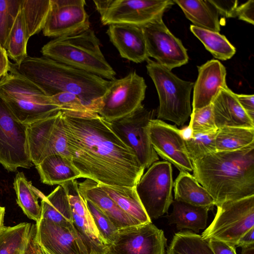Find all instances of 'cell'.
<instances>
[{"mask_svg":"<svg viewBox=\"0 0 254 254\" xmlns=\"http://www.w3.org/2000/svg\"><path fill=\"white\" fill-rule=\"evenodd\" d=\"M62 111L71 161L81 178L107 186L135 187L145 169L111 122L92 111Z\"/></svg>","mask_w":254,"mask_h":254,"instance_id":"cell-1","label":"cell"},{"mask_svg":"<svg viewBox=\"0 0 254 254\" xmlns=\"http://www.w3.org/2000/svg\"><path fill=\"white\" fill-rule=\"evenodd\" d=\"M192 164L193 176L215 206L254 195V143L238 150L210 153Z\"/></svg>","mask_w":254,"mask_h":254,"instance_id":"cell-2","label":"cell"},{"mask_svg":"<svg viewBox=\"0 0 254 254\" xmlns=\"http://www.w3.org/2000/svg\"><path fill=\"white\" fill-rule=\"evenodd\" d=\"M13 65L47 96L64 92L73 93L88 109L97 113L100 98L110 82L44 56H28L19 65Z\"/></svg>","mask_w":254,"mask_h":254,"instance_id":"cell-3","label":"cell"},{"mask_svg":"<svg viewBox=\"0 0 254 254\" xmlns=\"http://www.w3.org/2000/svg\"><path fill=\"white\" fill-rule=\"evenodd\" d=\"M99 39L88 29L79 33L55 38L41 51L44 57L108 80L116 73L106 61L100 49Z\"/></svg>","mask_w":254,"mask_h":254,"instance_id":"cell-4","label":"cell"},{"mask_svg":"<svg viewBox=\"0 0 254 254\" xmlns=\"http://www.w3.org/2000/svg\"><path fill=\"white\" fill-rule=\"evenodd\" d=\"M0 97L16 118L29 125L61 110L36 85L20 74L10 64L0 79Z\"/></svg>","mask_w":254,"mask_h":254,"instance_id":"cell-5","label":"cell"},{"mask_svg":"<svg viewBox=\"0 0 254 254\" xmlns=\"http://www.w3.org/2000/svg\"><path fill=\"white\" fill-rule=\"evenodd\" d=\"M146 62L159 97L157 119L183 126L191 114L190 97L194 83L180 79L156 61L148 58Z\"/></svg>","mask_w":254,"mask_h":254,"instance_id":"cell-6","label":"cell"},{"mask_svg":"<svg viewBox=\"0 0 254 254\" xmlns=\"http://www.w3.org/2000/svg\"><path fill=\"white\" fill-rule=\"evenodd\" d=\"M254 227V195L217 206L216 215L201 237L208 242L217 240L236 247L240 238Z\"/></svg>","mask_w":254,"mask_h":254,"instance_id":"cell-7","label":"cell"},{"mask_svg":"<svg viewBox=\"0 0 254 254\" xmlns=\"http://www.w3.org/2000/svg\"><path fill=\"white\" fill-rule=\"evenodd\" d=\"M146 88L144 78L135 71L110 80L100 98L97 113L112 122L133 113L143 105Z\"/></svg>","mask_w":254,"mask_h":254,"instance_id":"cell-8","label":"cell"},{"mask_svg":"<svg viewBox=\"0 0 254 254\" xmlns=\"http://www.w3.org/2000/svg\"><path fill=\"white\" fill-rule=\"evenodd\" d=\"M104 25L122 24L142 27L162 17L174 4L171 0H93Z\"/></svg>","mask_w":254,"mask_h":254,"instance_id":"cell-9","label":"cell"},{"mask_svg":"<svg viewBox=\"0 0 254 254\" xmlns=\"http://www.w3.org/2000/svg\"><path fill=\"white\" fill-rule=\"evenodd\" d=\"M28 125L20 122L0 97V164L7 171L34 164L28 142Z\"/></svg>","mask_w":254,"mask_h":254,"instance_id":"cell-10","label":"cell"},{"mask_svg":"<svg viewBox=\"0 0 254 254\" xmlns=\"http://www.w3.org/2000/svg\"><path fill=\"white\" fill-rule=\"evenodd\" d=\"M171 164L156 161L141 176L135 189L149 218L156 219L167 213L173 201Z\"/></svg>","mask_w":254,"mask_h":254,"instance_id":"cell-11","label":"cell"},{"mask_svg":"<svg viewBox=\"0 0 254 254\" xmlns=\"http://www.w3.org/2000/svg\"><path fill=\"white\" fill-rule=\"evenodd\" d=\"M27 136L31 159L35 166L53 154L61 155L71 160L62 110L28 125Z\"/></svg>","mask_w":254,"mask_h":254,"instance_id":"cell-12","label":"cell"},{"mask_svg":"<svg viewBox=\"0 0 254 254\" xmlns=\"http://www.w3.org/2000/svg\"><path fill=\"white\" fill-rule=\"evenodd\" d=\"M154 115L153 110L143 105L133 113L111 122L112 128L121 139L134 152L140 164L148 168L159 160L151 143L148 125Z\"/></svg>","mask_w":254,"mask_h":254,"instance_id":"cell-13","label":"cell"},{"mask_svg":"<svg viewBox=\"0 0 254 254\" xmlns=\"http://www.w3.org/2000/svg\"><path fill=\"white\" fill-rule=\"evenodd\" d=\"M164 231L152 222L119 229L105 254H164Z\"/></svg>","mask_w":254,"mask_h":254,"instance_id":"cell-14","label":"cell"},{"mask_svg":"<svg viewBox=\"0 0 254 254\" xmlns=\"http://www.w3.org/2000/svg\"><path fill=\"white\" fill-rule=\"evenodd\" d=\"M149 57L169 70L188 63L187 50L164 23L162 17L141 27Z\"/></svg>","mask_w":254,"mask_h":254,"instance_id":"cell-15","label":"cell"},{"mask_svg":"<svg viewBox=\"0 0 254 254\" xmlns=\"http://www.w3.org/2000/svg\"><path fill=\"white\" fill-rule=\"evenodd\" d=\"M84 0H50V7L42 30L55 38L79 33L90 28Z\"/></svg>","mask_w":254,"mask_h":254,"instance_id":"cell-16","label":"cell"},{"mask_svg":"<svg viewBox=\"0 0 254 254\" xmlns=\"http://www.w3.org/2000/svg\"><path fill=\"white\" fill-rule=\"evenodd\" d=\"M147 130L153 149L162 158L180 171L191 172L192 164L185 145L181 129L175 125L159 119H152Z\"/></svg>","mask_w":254,"mask_h":254,"instance_id":"cell-17","label":"cell"},{"mask_svg":"<svg viewBox=\"0 0 254 254\" xmlns=\"http://www.w3.org/2000/svg\"><path fill=\"white\" fill-rule=\"evenodd\" d=\"M78 185L76 180L61 185L68 197L73 225L84 241L89 254H105L106 245L98 232L85 199L79 192Z\"/></svg>","mask_w":254,"mask_h":254,"instance_id":"cell-18","label":"cell"},{"mask_svg":"<svg viewBox=\"0 0 254 254\" xmlns=\"http://www.w3.org/2000/svg\"><path fill=\"white\" fill-rule=\"evenodd\" d=\"M36 240L53 254H89L73 224L63 226L41 218L36 224Z\"/></svg>","mask_w":254,"mask_h":254,"instance_id":"cell-19","label":"cell"},{"mask_svg":"<svg viewBox=\"0 0 254 254\" xmlns=\"http://www.w3.org/2000/svg\"><path fill=\"white\" fill-rule=\"evenodd\" d=\"M197 68L198 76L193 87L192 112L211 104L221 90L227 87L226 68L219 61H208Z\"/></svg>","mask_w":254,"mask_h":254,"instance_id":"cell-20","label":"cell"},{"mask_svg":"<svg viewBox=\"0 0 254 254\" xmlns=\"http://www.w3.org/2000/svg\"><path fill=\"white\" fill-rule=\"evenodd\" d=\"M107 34L122 58L135 63H142L149 58L141 27L111 24L109 25Z\"/></svg>","mask_w":254,"mask_h":254,"instance_id":"cell-21","label":"cell"},{"mask_svg":"<svg viewBox=\"0 0 254 254\" xmlns=\"http://www.w3.org/2000/svg\"><path fill=\"white\" fill-rule=\"evenodd\" d=\"M78 186L83 198L98 207L118 228L141 224L121 209L96 182L86 179Z\"/></svg>","mask_w":254,"mask_h":254,"instance_id":"cell-22","label":"cell"},{"mask_svg":"<svg viewBox=\"0 0 254 254\" xmlns=\"http://www.w3.org/2000/svg\"><path fill=\"white\" fill-rule=\"evenodd\" d=\"M212 104L218 129L225 127L254 128V121L241 106L235 93L228 86L221 90Z\"/></svg>","mask_w":254,"mask_h":254,"instance_id":"cell-23","label":"cell"},{"mask_svg":"<svg viewBox=\"0 0 254 254\" xmlns=\"http://www.w3.org/2000/svg\"><path fill=\"white\" fill-rule=\"evenodd\" d=\"M175 200L194 206L212 210L214 201L208 191L193 175L187 171H180L173 183Z\"/></svg>","mask_w":254,"mask_h":254,"instance_id":"cell-24","label":"cell"},{"mask_svg":"<svg viewBox=\"0 0 254 254\" xmlns=\"http://www.w3.org/2000/svg\"><path fill=\"white\" fill-rule=\"evenodd\" d=\"M36 168L42 183L49 185L61 184L81 178L79 172L70 160L59 154L46 157Z\"/></svg>","mask_w":254,"mask_h":254,"instance_id":"cell-25","label":"cell"},{"mask_svg":"<svg viewBox=\"0 0 254 254\" xmlns=\"http://www.w3.org/2000/svg\"><path fill=\"white\" fill-rule=\"evenodd\" d=\"M194 26L219 32V13L209 0H173Z\"/></svg>","mask_w":254,"mask_h":254,"instance_id":"cell-26","label":"cell"},{"mask_svg":"<svg viewBox=\"0 0 254 254\" xmlns=\"http://www.w3.org/2000/svg\"><path fill=\"white\" fill-rule=\"evenodd\" d=\"M41 218L63 226L73 224L70 203L64 188L59 185L48 195L41 198Z\"/></svg>","mask_w":254,"mask_h":254,"instance_id":"cell-27","label":"cell"},{"mask_svg":"<svg viewBox=\"0 0 254 254\" xmlns=\"http://www.w3.org/2000/svg\"><path fill=\"white\" fill-rule=\"evenodd\" d=\"M173 210L168 216L170 224H176L178 230L189 229L198 233L206 228L208 208L173 200Z\"/></svg>","mask_w":254,"mask_h":254,"instance_id":"cell-28","label":"cell"},{"mask_svg":"<svg viewBox=\"0 0 254 254\" xmlns=\"http://www.w3.org/2000/svg\"><path fill=\"white\" fill-rule=\"evenodd\" d=\"M100 185L117 204L128 214L141 224L151 222L137 193L135 187Z\"/></svg>","mask_w":254,"mask_h":254,"instance_id":"cell-29","label":"cell"},{"mask_svg":"<svg viewBox=\"0 0 254 254\" xmlns=\"http://www.w3.org/2000/svg\"><path fill=\"white\" fill-rule=\"evenodd\" d=\"M13 188L17 203L24 213L30 219L38 222L41 218V208L38 198L45 195L28 181L23 172H18L14 179Z\"/></svg>","mask_w":254,"mask_h":254,"instance_id":"cell-30","label":"cell"},{"mask_svg":"<svg viewBox=\"0 0 254 254\" xmlns=\"http://www.w3.org/2000/svg\"><path fill=\"white\" fill-rule=\"evenodd\" d=\"M254 143V128L225 127L217 130L215 144L216 151L241 149Z\"/></svg>","mask_w":254,"mask_h":254,"instance_id":"cell-31","label":"cell"},{"mask_svg":"<svg viewBox=\"0 0 254 254\" xmlns=\"http://www.w3.org/2000/svg\"><path fill=\"white\" fill-rule=\"evenodd\" d=\"M190 30L216 59L226 61L235 54V48L225 36L219 32L200 28L193 25L190 26Z\"/></svg>","mask_w":254,"mask_h":254,"instance_id":"cell-32","label":"cell"},{"mask_svg":"<svg viewBox=\"0 0 254 254\" xmlns=\"http://www.w3.org/2000/svg\"><path fill=\"white\" fill-rule=\"evenodd\" d=\"M50 7V0H21V9L28 40L43 30Z\"/></svg>","mask_w":254,"mask_h":254,"instance_id":"cell-33","label":"cell"},{"mask_svg":"<svg viewBox=\"0 0 254 254\" xmlns=\"http://www.w3.org/2000/svg\"><path fill=\"white\" fill-rule=\"evenodd\" d=\"M167 254H214L208 243L201 235L190 231H183L174 235Z\"/></svg>","mask_w":254,"mask_h":254,"instance_id":"cell-34","label":"cell"},{"mask_svg":"<svg viewBox=\"0 0 254 254\" xmlns=\"http://www.w3.org/2000/svg\"><path fill=\"white\" fill-rule=\"evenodd\" d=\"M31 227L28 223L12 227L4 226L0 232V254H24Z\"/></svg>","mask_w":254,"mask_h":254,"instance_id":"cell-35","label":"cell"},{"mask_svg":"<svg viewBox=\"0 0 254 254\" xmlns=\"http://www.w3.org/2000/svg\"><path fill=\"white\" fill-rule=\"evenodd\" d=\"M28 39L25 23L20 9L7 38L5 50L8 57L19 65L27 57Z\"/></svg>","mask_w":254,"mask_h":254,"instance_id":"cell-36","label":"cell"},{"mask_svg":"<svg viewBox=\"0 0 254 254\" xmlns=\"http://www.w3.org/2000/svg\"><path fill=\"white\" fill-rule=\"evenodd\" d=\"M216 132L192 133L189 138L185 140L188 154L191 162L216 151L215 144Z\"/></svg>","mask_w":254,"mask_h":254,"instance_id":"cell-37","label":"cell"},{"mask_svg":"<svg viewBox=\"0 0 254 254\" xmlns=\"http://www.w3.org/2000/svg\"><path fill=\"white\" fill-rule=\"evenodd\" d=\"M21 2V0H0V43L4 49L20 9Z\"/></svg>","mask_w":254,"mask_h":254,"instance_id":"cell-38","label":"cell"},{"mask_svg":"<svg viewBox=\"0 0 254 254\" xmlns=\"http://www.w3.org/2000/svg\"><path fill=\"white\" fill-rule=\"evenodd\" d=\"M85 201L98 232L107 247L113 242L119 229L94 204L88 200Z\"/></svg>","mask_w":254,"mask_h":254,"instance_id":"cell-39","label":"cell"},{"mask_svg":"<svg viewBox=\"0 0 254 254\" xmlns=\"http://www.w3.org/2000/svg\"><path fill=\"white\" fill-rule=\"evenodd\" d=\"M188 126L192 133H208L217 131L214 119L212 104L191 112Z\"/></svg>","mask_w":254,"mask_h":254,"instance_id":"cell-40","label":"cell"},{"mask_svg":"<svg viewBox=\"0 0 254 254\" xmlns=\"http://www.w3.org/2000/svg\"><path fill=\"white\" fill-rule=\"evenodd\" d=\"M50 97L53 103L62 111H90L84 105L80 99L73 93L67 92H60Z\"/></svg>","mask_w":254,"mask_h":254,"instance_id":"cell-41","label":"cell"},{"mask_svg":"<svg viewBox=\"0 0 254 254\" xmlns=\"http://www.w3.org/2000/svg\"><path fill=\"white\" fill-rule=\"evenodd\" d=\"M209 0L215 7L220 15H222L227 18L236 17V10L238 6V0Z\"/></svg>","mask_w":254,"mask_h":254,"instance_id":"cell-42","label":"cell"},{"mask_svg":"<svg viewBox=\"0 0 254 254\" xmlns=\"http://www.w3.org/2000/svg\"><path fill=\"white\" fill-rule=\"evenodd\" d=\"M236 17L252 25L254 24V0H249L238 6L236 10Z\"/></svg>","mask_w":254,"mask_h":254,"instance_id":"cell-43","label":"cell"},{"mask_svg":"<svg viewBox=\"0 0 254 254\" xmlns=\"http://www.w3.org/2000/svg\"><path fill=\"white\" fill-rule=\"evenodd\" d=\"M207 242L214 254H237L235 246L217 240H210Z\"/></svg>","mask_w":254,"mask_h":254,"instance_id":"cell-44","label":"cell"},{"mask_svg":"<svg viewBox=\"0 0 254 254\" xmlns=\"http://www.w3.org/2000/svg\"><path fill=\"white\" fill-rule=\"evenodd\" d=\"M235 95L243 109L250 118L254 121V95L236 93Z\"/></svg>","mask_w":254,"mask_h":254,"instance_id":"cell-45","label":"cell"},{"mask_svg":"<svg viewBox=\"0 0 254 254\" xmlns=\"http://www.w3.org/2000/svg\"><path fill=\"white\" fill-rule=\"evenodd\" d=\"M24 254H43L36 240V225H31L27 246Z\"/></svg>","mask_w":254,"mask_h":254,"instance_id":"cell-46","label":"cell"},{"mask_svg":"<svg viewBox=\"0 0 254 254\" xmlns=\"http://www.w3.org/2000/svg\"><path fill=\"white\" fill-rule=\"evenodd\" d=\"M10 64L6 50L0 43V79L9 71Z\"/></svg>","mask_w":254,"mask_h":254,"instance_id":"cell-47","label":"cell"},{"mask_svg":"<svg viewBox=\"0 0 254 254\" xmlns=\"http://www.w3.org/2000/svg\"><path fill=\"white\" fill-rule=\"evenodd\" d=\"M254 246V227L243 235L237 243L236 247L242 248Z\"/></svg>","mask_w":254,"mask_h":254,"instance_id":"cell-48","label":"cell"},{"mask_svg":"<svg viewBox=\"0 0 254 254\" xmlns=\"http://www.w3.org/2000/svg\"><path fill=\"white\" fill-rule=\"evenodd\" d=\"M5 214V207L0 206V232L4 227V217Z\"/></svg>","mask_w":254,"mask_h":254,"instance_id":"cell-49","label":"cell"},{"mask_svg":"<svg viewBox=\"0 0 254 254\" xmlns=\"http://www.w3.org/2000/svg\"><path fill=\"white\" fill-rule=\"evenodd\" d=\"M241 254H254V246L242 248Z\"/></svg>","mask_w":254,"mask_h":254,"instance_id":"cell-50","label":"cell"},{"mask_svg":"<svg viewBox=\"0 0 254 254\" xmlns=\"http://www.w3.org/2000/svg\"><path fill=\"white\" fill-rule=\"evenodd\" d=\"M39 245H40V247L41 250L43 254H53L52 253H51L50 252H49L48 250H47L46 249H45L44 248H43L42 246H41L40 244H39Z\"/></svg>","mask_w":254,"mask_h":254,"instance_id":"cell-51","label":"cell"},{"mask_svg":"<svg viewBox=\"0 0 254 254\" xmlns=\"http://www.w3.org/2000/svg\"></svg>","mask_w":254,"mask_h":254,"instance_id":"cell-52","label":"cell"}]
</instances>
